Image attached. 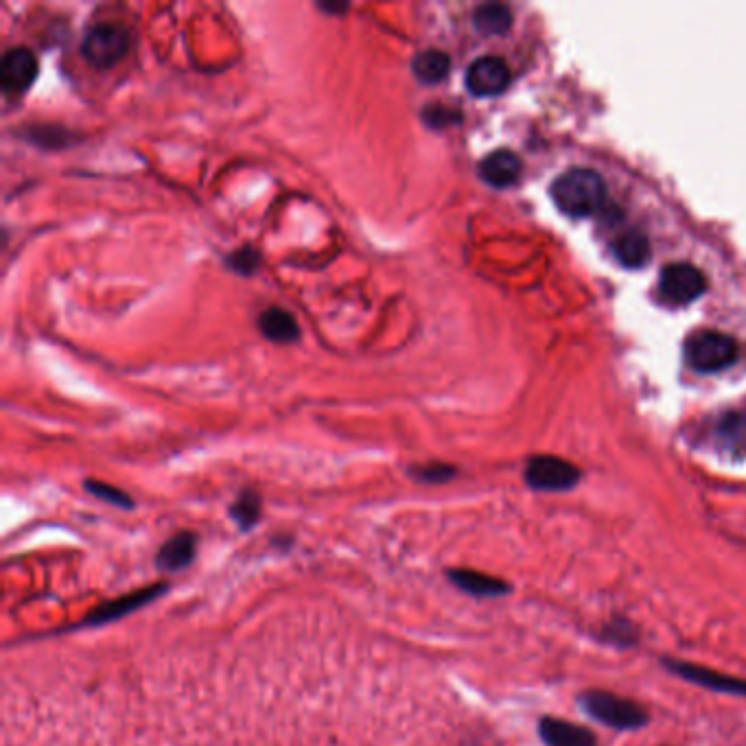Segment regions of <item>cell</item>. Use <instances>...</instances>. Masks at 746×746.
Returning <instances> with one entry per match:
<instances>
[{"label":"cell","instance_id":"9","mask_svg":"<svg viewBox=\"0 0 746 746\" xmlns=\"http://www.w3.org/2000/svg\"><path fill=\"white\" fill-rule=\"evenodd\" d=\"M466 88L475 97H497L510 84L508 64L495 55L477 57V60L466 68Z\"/></svg>","mask_w":746,"mask_h":746},{"label":"cell","instance_id":"3","mask_svg":"<svg viewBox=\"0 0 746 746\" xmlns=\"http://www.w3.org/2000/svg\"><path fill=\"white\" fill-rule=\"evenodd\" d=\"M738 359V344L720 331H698L687 337L685 361L696 372H720Z\"/></svg>","mask_w":746,"mask_h":746},{"label":"cell","instance_id":"8","mask_svg":"<svg viewBox=\"0 0 746 746\" xmlns=\"http://www.w3.org/2000/svg\"><path fill=\"white\" fill-rule=\"evenodd\" d=\"M167 589H169L167 582H156V585H149L145 589L132 591V593H127V596H121V598L101 604L99 609L92 611L84 622L73 626V631H75V628H95V626L110 624L114 620H121V617L130 615V613L141 609V606H147L149 602H154L156 598H160Z\"/></svg>","mask_w":746,"mask_h":746},{"label":"cell","instance_id":"14","mask_svg":"<svg viewBox=\"0 0 746 746\" xmlns=\"http://www.w3.org/2000/svg\"><path fill=\"white\" fill-rule=\"evenodd\" d=\"M195 550H197V536L189 530L178 532L158 550L156 567L162 571H182L193 563Z\"/></svg>","mask_w":746,"mask_h":746},{"label":"cell","instance_id":"2","mask_svg":"<svg viewBox=\"0 0 746 746\" xmlns=\"http://www.w3.org/2000/svg\"><path fill=\"white\" fill-rule=\"evenodd\" d=\"M578 705L591 720L613 731H639L650 722L644 705L609 690H585L578 696Z\"/></svg>","mask_w":746,"mask_h":746},{"label":"cell","instance_id":"26","mask_svg":"<svg viewBox=\"0 0 746 746\" xmlns=\"http://www.w3.org/2000/svg\"><path fill=\"white\" fill-rule=\"evenodd\" d=\"M318 7L322 11H326V14H344V11L348 9L346 3H340V5H337V3H320Z\"/></svg>","mask_w":746,"mask_h":746},{"label":"cell","instance_id":"15","mask_svg":"<svg viewBox=\"0 0 746 746\" xmlns=\"http://www.w3.org/2000/svg\"><path fill=\"white\" fill-rule=\"evenodd\" d=\"M259 331L263 337L276 344H291L300 337V326L289 311L281 307L265 309L259 316Z\"/></svg>","mask_w":746,"mask_h":746},{"label":"cell","instance_id":"11","mask_svg":"<svg viewBox=\"0 0 746 746\" xmlns=\"http://www.w3.org/2000/svg\"><path fill=\"white\" fill-rule=\"evenodd\" d=\"M539 738L545 746H598V736L589 727L556 716L539 720Z\"/></svg>","mask_w":746,"mask_h":746},{"label":"cell","instance_id":"17","mask_svg":"<svg viewBox=\"0 0 746 746\" xmlns=\"http://www.w3.org/2000/svg\"><path fill=\"white\" fill-rule=\"evenodd\" d=\"M473 25L484 36H501L512 25V11L499 3L480 5L473 11Z\"/></svg>","mask_w":746,"mask_h":746},{"label":"cell","instance_id":"4","mask_svg":"<svg viewBox=\"0 0 746 746\" xmlns=\"http://www.w3.org/2000/svg\"><path fill=\"white\" fill-rule=\"evenodd\" d=\"M130 51V36L119 25L101 22V25L90 27L81 40V55L88 64L95 68H110L119 64Z\"/></svg>","mask_w":746,"mask_h":746},{"label":"cell","instance_id":"23","mask_svg":"<svg viewBox=\"0 0 746 746\" xmlns=\"http://www.w3.org/2000/svg\"><path fill=\"white\" fill-rule=\"evenodd\" d=\"M410 475L414 477L416 482H423V484H445V482L451 480L453 475H456V469H453V466H449V464L434 462V464L412 466Z\"/></svg>","mask_w":746,"mask_h":746},{"label":"cell","instance_id":"22","mask_svg":"<svg viewBox=\"0 0 746 746\" xmlns=\"http://www.w3.org/2000/svg\"><path fill=\"white\" fill-rule=\"evenodd\" d=\"M84 488H86V491H88L90 495H95V497L101 499V501H108V504H112V506H116V508H127V510L134 508L132 497L127 495L125 491H121V488L110 486V484H106V482H97V480H86Z\"/></svg>","mask_w":746,"mask_h":746},{"label":"cell","instance_id":"13","mask_svg":"<svg viewBox=\"0 0 746 746\" xmlns=\"http://www.w3.org/2000/svg\"><path fill=\"white\" fill-rule=\"evenodd\" d=\"M477 171L486 184L495 186V189H506L521 176V158L510 149H497L480 162Z\"/></svg>","mask_w":746,"mask_h":746},{"label":"cell","instance_id":"16","mask_svg":"<svg viewBox=\"0 0 746 746\" xmlns=\"http://www.w3.org/2000/svg\"><path fill=\"white\" fill-rule=\"evenodd\" d=\"M451 71V57L445 51L438 49H427L414 55L412 60V75L416 81H421L425 86L440 84Z\"/></svg>","mask_w":746,"mask_h":746},{"label":"cell","instance_id":"1","mask_svg":"<svg viewBox=\"0 0 746 746\" xmlns=\"http://www.w3.org/2000/svg\"><path fill=\"white\" fill-rule=\"evenodd\" d=\"M552 200L569 217H587L600 211L606 197V184L591 169H569L552 184Z\"/></svg>","mask_w":746,"mask_h":746},{"label":"cell","instance_id":"6","mask_svg":"<svg viewBox=\"0 0 746 746\" xmlns=\"http://www.w3.org/2000/svg\"><path fill=\"white\" fill-rule=\"evenodd\" d=\"M526 484L539 493H565L580 482V469L556 456H536L526 464Z\"/></svg>","mask_w":746,"mask_h":746},{"label":"cell","instance_id":"18","mask_svg":"<svg viewBox=\"0 0 746 746\" xmlns=\"http://www.w3.org/2000/svg\"><path fill=\"white\" fill-rule=\"evenodd\" d=\"M613 252L624 267H644L650 259V243L641 232H626L613 243Z\"/></svg>","mask_w":746,"mask_h":746},{"label":"cell","instance_id":"5","mask_svg":"<svg viewBox=\"0 0 746 746\" xmlns=\"http://www.w3.org/2000/svg\"><path fill=\"white\" fill-rule=\"evenodd\" d=\"M661 666L666 668L672 676H676V679L692 683L696 687H703V690L746 698V679H738V676H733V674L718 672L714 668L698 666V663H690V661L674 659V657H663Z\"/></svg>","mask_w":746,"mask_h":746},{"label":"cell","instance_id":"24","mask_svg":"<svg viewBox=\"0 0 746 746\" xmlns=\"http://www.w3.org/2000/svg\"><path fill=\"white\" fill-rule=\"evenodd\" d=\"M226 265L230 267V270H235L237 274L241 276H252L256 270H259L261 265V254L256 252L254 248L246 246V248H239L237 252H232L228 259H226Z\"/></svg>","mask_w":746,"mask_h":746},{"label":"cell","instance_id":"10","mask_svg":"<svg viewBox=\"0 0 746 746\" xmlns=\"http://www.w3.org/2000/svg\"><path fill=\"white\" fill-rule=\"evenodd\" d=\"M38 77V60L25 46L9 49L0 60V84L9 95L25 92Z\"/></svg>","mask_w":746,"mask_h":746},{"label":"cell","instance_id":"25","mask_svg":"<svg viewBox=\"0 0 746 746\" xmlns=\"http://www.w3.org/2000/svg\"><path fill=\"white\" fill-rule=\"evenodd\" d=\"M421 116H423L425 125L436 127V130H438V127H447V125H453V123L460 121V112L445 106V103H429Z\"/></svg>","mask_w":746,"mask_h":746},{"label":"cell","instance_id":"7","mask_svg":"<svg viewBox=\"0 0 746 746\" xmlns=\"http://www.w3.org/2000/svg\"><path fill=\"white\" fill-rule=\"evenodd\" d=\"M707 289V278L690 263H672L666 265L659 278L661 296L670 300L672 305H687L696 300Z\"/></svg>","mask_w":746,"mask_h":746},{"label":"cell","instance_id":"19","mask_svg":"<svg viewBox=\"0 0 746 746\" xmlns=\"http://www.w3.org/2000/svg\"><path fill=\"white\" fill-rule=\"evenodd\" d=\"M596 639L617 650H628L639 644V628L628 617H613V620L602 624Z\"/></svg>","mask_w":746,"mask_h":746},{"label":"cell","instance_id":"20","mask_svg":"<svg viewBox=\"0 0 746 746\" xmlns=\"http://www.w3.org/2000/svg\"><path fill=\"white\" fill-rule=\"evenodd\" d=\"M230 517L237 526L246 532L252 530L261 519V497L254 491H243L230 506Z\"/></svg>","mask_w":746,"mask_h":746},{"label":"cell","instance_id":"21","mask_svg":"<svg viewBox=\"0 0 746 746\" xmlns=\"http://www.w3.org/2000/svg\"><path fill=\"white\" fill-rule=\"evenodd\" d=\"M27 141L46 149H60L71 143V132L62 125H31Z\"/></svg>","mask_w":746,"mask_h":746},{"label":"cell","instance_id":"12","mask_svg":"<svg viewBox=\"0 0 746 746\" xmlns=\"http://www.w3.org/2000/svg\"><path fill=\"white\" fill-rule=\"evenodd\" d=\"M447 578L453 587L469 593L473 598H504L512 593L508 580L482 574V571L475 569H447Z\"/></svg>","mask_w":746,"mask_h":746}]
</instances>
